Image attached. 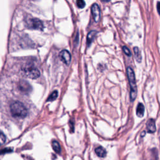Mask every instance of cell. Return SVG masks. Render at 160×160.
Here are the masks:
<instances>
[{"instance_id": "cell-9", "label": "cell", "mask_w": 160, "mask_h": 160, "mask_svg": "<svg viewBox=\"0 0 160 160\" xmlns=\"http://www.w3.org/2000/svg\"><path fill=\"white\" fill-rule=\"evenodd\" d=\"M144 114V106L143 104L139 102L138 104V106L136 108V115L139 118H142L143 117Z\"/></svg>"}, {"instance_id": "cell-19", "label": "cell", "mask_w": 160, "mask_h": 160, "mask_svg": "<svg viewBox=\"0 0 160 160\" xmlns=\"http://www.w3.org/2000/svg\"><path fill=\"white\" fill-rule=\"evenodd\" d=\"M157 10L159 14L160 15V2H158L157 4Z\"/></svg>"}, {"instance_id": "cell-6", "label": "cell", "mask_w": 160, "mask_h": 160, "mask_svg": "<svg viewBox=\"0 0 160 160\" xmlns=\"http://www.w3.org/2000/svg\"><path fill=\"white\" fill-rule=\"evenodd\" d=\"M59 58L65 64L68 65L71 61V54L67 50H62L59 52Z\"/></svg>"}, {"instance_id": "cell-8", "label": "cell", "mask_w": 160, "mask_h": 160, "mask_svg": "<svg viewBox=\"0 0 160 160\" xmlns=\"http://www.w3.org/2000/svg\"><path fill=\"white\" fill-rule=\"evenodd\" d=\"M146 128L149 133H153L155 132L156 124H155V121L153 119H150L147 121Z\"/></svg>"}, {"instance_id": "cell-1", "label": "cell", "mask_w": 160, "mask_h": 160, "mask_svg": "<svg viewBox=\"0 0 160 160\" xmlns=\"http://www.w3.org/2000/svg\"><path fill=\"white\" fill-rule=\"evenodd\" d=\"M10 111L13 117L16 118H24L28 114L25 106L19 101H14L10 105Z\"/></svg>"}, {"instance_id": "cell-18", "label": "cell", "mask_w": 160, "mask_h": 160, "mask_svg": "<svg viewBox=\"0 0 160 160\" xmlns=\"http://www.w3.org/2000/svg\"><path fill=\"white\" fill-rule=\"evenodd\" d=\"M12 151V149L11 148H6L4 149H2L0 151V154H4V153H7V152H10Z\"/></svg>"}, {"instance_id": "cell-14", "label": "cell", "mask_w": 160, "mask_h": 160, "mask_svg": "<svg viewBox=\"0 0 160 160\" xmlns=\"http://www.w3.org/2000/svg\"><path fill=\"white\" fill-rule=\"evenodd\" d=\"M58 95V91H57L56 90L54 91L49 95V96L48 97V99H47V101H52L55 100V99L57 98Z\"/></svg>"}, {"instance_id": "cell-2", "label": "cell", "mask_w": 160, "mask_h": 160, "mask_svg": "<svg viewBox=\"0 0 160 160\" xmlns=\"http://www.w3.org/2000/svg\"><path fill=\"white\" fill-rule=\"evenodd\" d=\"M128 79L130 86V100L133 102L137 96V86L135 79V74L133 69L131 67H128L126 69Z\"/></svg>"}, {"instance_id": "cell-11", "label": "cell", "mask_w": 160, "mask_h": 160, "mask_svg": "<svg viewBox=\"0 0 160 160\" xmlns=\"http://www.w3.org/2000/svg\"><path fill=\"white\" fill-rule=\"evenodd\" d=\"M97 34V32L96 31H90L87 36V45L89 46L91 42L93 41L96 35Z\"/></svg>"}, {"instance_id": "cell-17", "label": "cell", "mask_w": 160, "mask_h": 160, "mask_svg": "<svg viewBox=\"0 0 160 160\" xmlns=\"http://www.w3.org/2000/svg\"><path fill=\"white\" fill-rule=\"evenodd\" d=\"M122 50H123V52L125 53V54H126L128 56H131V51H130V50L126 46H123L122 47Z\"/></svg>"}, {"instance_id": "cell-20", "label": "cell", "mask_w": 160, "mask_h": 160, "mask_svg": "<svg viewBox=\"0 0 160 160\" xmlns=\"http://www.w3.org/2000/svg\"><path fill=\"white\" fill-rule=\"evenodd\" d=\"M103 1H106V2H108V1H110L111 0H102Z\"/></svg>"}, {"instance_id": "cell-5", "label": "cell", "mask_w": 160, "mask_h": 160, "mask_svg": "<svg viewBox=\"0 0 160 160\" xmlns=\"http://www.w3.org/2000/svg\"><path fill=\"white\" fill-rule=\"evenodd\" d=\"M91 13L92 18L96 22H99L101 18V11L98 4L94 3L91 6Z\"/></svg>"}, {"instance_id": "cell-7", "label": "cell", "mask_w": 160, "mask_h": 160, "mask_svg": "<svg viewBox=\"0 0 160 160\" xmlns=\"http://www.w3.org/2000/svg\"><path fill=\"white\" fill-rule=\"evenodd\" d=\"M19 88L23 92H29L31 90V86L26 81H21L19 82Z\"/></svg>"}, {"instance_id": "cell-3", "label": "cell", "mask_w": 160, "mask_h": 160, "mask_svg": "<svg viewBox=\"0 0 160 160\" xmlns=\"http://www.w3.org/2000/svg\"><path fill=\"white\" fill-rule=\"evenodd\" d=\"M26 26L29 29L42 31L44 28L42 22L37 18H29L26 21Z\"/></svg>"}, {"instance_id": "cell-10", "label": "cell", "mask_w": 160, "mask_h": 160, "mask_svg": "<svg viewBox=\"0 0 160 160\" xmlns=\"http://www.w3.org/2000/svg\"><path fill=\"white\" fill-rule=\"evenodd\" d=\"M95 152L98 156L100 158H104L106 156V151L102 146H99L95 149Z\"/></svg>"}, {"instance_id": "cell-12", "label": "cell", "mask_w": 160, "mask_h": 160, "mask_svg": "<svg viewBox=\"0 0 160 160\" xmlns=\"http://www.w3.org/2000/svg\"><path fill=\"white\" fill-rule=\"evenodd\" d=\"M134 50V56H135V59L136 60V61L138 62H141V52L139 49V48L138 47H134L133 48Z\"/></svg>"}, {"instance_id": "cell-15", "label": "cell", "mask_w": 160, "mask_h": 160, "mask_svg": "<svg viewBox=\"0 0 160 160\" xmlns=\"http://www.w3.org/2000/svg\"><path fill=\"white\" fill-rule=\"evenodd\" d=\"M6 140V136L4 135V134L0 130V146L1 145H2L5 141Z\"/></svg>"}, {"instance_id": "cell-16", "label": "cell", "mask_w": 160, "mask_h": 160, "mask_svg": "<svg viewBox=\"0 0 160 160\" xmlns=\"http://www.w3.org/2000/svg\"><path fill=\"white\" fill-rule=\"evenodd\" d=\"M77 6L79 8H83L85 6V2L84 0H77L76 1Z\"/></svg>"}, {"instance_id": "cell-4", "label": "cell", "mask_w": 160, "mask_h": 160, "mask_svg": "<svg viewBox=\"0 0 160 160\" xmlns=\"http://www.w3.org/2000/svg\"><path fill=\"white\" fill-rule=\"evenodd\" d=\"M23 74L30 79H36L40 76V72L38 69L33 66H28L22 69Z\"/></svg>"}, {"instance_id": "cell-13", "label": "cell", "mask_w": 160, "mask_h": 160, "mask_svg": "<svg viewBox=\"0 0 160 160\" xmlns=\"http://www.w3.org/2000/svg\"><path fill=\"white\" fill-rule=\"evenodd\" d=\"M52 148L57 153L61 152V147L59 142L57 141L54 140L52 141Z\"/></svg>"}]
</instances>
